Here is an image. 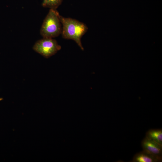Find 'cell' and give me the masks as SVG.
<instances>
[{"label": "cell", "instance_id": "cell-1", "mask_svg": "<svg viewBox=\"0 0 162 162\" xmlns=\"http://www.w3.org/2000/svg\"><path fill=\"white\" fill-rule=\"evenodd\" d=\"M60 18L62 26L61 32L62 38L74 40L81 49L84 50L81 39L88 30L87 26L75 19L66 18L61 15Z\"/></svg>", "mask_w": 162, "mask_h": 162}, {"label": "cell", "instance_id": "cell-2", "mask_svg": "<svg viewBox=\"0 0 162 162\" xmlns=\"http://www.w3.org/2000/svg\"><path fill=\"white\" fill-rule=\"evenodd\" d=\"M60 16L56 9H50L40 29V34L43 38H53L61 34L62 24Z\"/></svg>", "mask_w": 162, "mask_h": 162}, {"label": "cell", "instance_id": "cell-3", "mask_svg": "<svg viewBox=\"0 0 162 162\" xmlns=\"http://www.w3.org/2000/svg\"><path fill=\"white\" fill-rule=\"evenodd\" d=\"M61 49L56 40L51 38H43L38 40L33 50L44 57L48 58L56 54Z\"/></svg>", "mask_w": 162, "mask_h": 162}, {"label": "cell", "instance_id": "cell-4", "mask_svg": "<svg viewBox=\"0 0 162 162\" xmlns=\"http://www.w3.org/2000/svg\"><path fill=\"white\" fill-rule=\"evenodd\" d=\"M142 146L143 151L154 155L162 156V145L146 137L142 140Z\"/></svg>", "mask_w": 162, "mask_h": 162}, {"label": "cell", "instance_id": "cell-5", "mask_svg": "<svg viewBox=\"0 0 162 162\" xmlns=\"http://www.w3.org/2000/svg\"><path fill=\"white\" fill-rule=\"evenodd\" d=\"M162 159V156L154 155L143 151L136 154L132 162H159L161 161Z\"/></svg>", "mask_w": 162, "mask_h": 162}, {"label": "cell", "instance_id": "cell-6", "mask_svg": "<svg viewBox=\"0 0 162 162\" xmlns=\"http://www.w3.org/2000/svg\"><path fill=\"white\" fill-rule=\"evenodd\" d=\"M146 137L157 143L162 145V130L161 129L150 130L146 133Z\"/></svg>", "mask_w": 162, "mask_h": 162}, {"label": "cell", "instance_id": "cell-7", "mask_svg": "<svg viewBox=\"0 0 162 162\" xmlns=\"http://www.w3.org/2000/svg\"><path fill=\"white\" fill-rule=\"evenodd\" d=\"M42 6L44 8L56 9L61 4L63 0H42Z\"/></svg>", "mask_w": 162, "mask_h": 162}, {"label": "cell", "instance_id": "cell-8", "mask_svg": "<svg viewBox=\"0 0 162 162\" xmlns=\"http://www.w3.org/2000/svg\"><path fill=\"white\" fill-rule=\"evenodd\" d=\"M3 99L2 98H0V101L2 100Z\"/></svg>", "mask_w": 162, "mask_h": 162}]
</instances>
